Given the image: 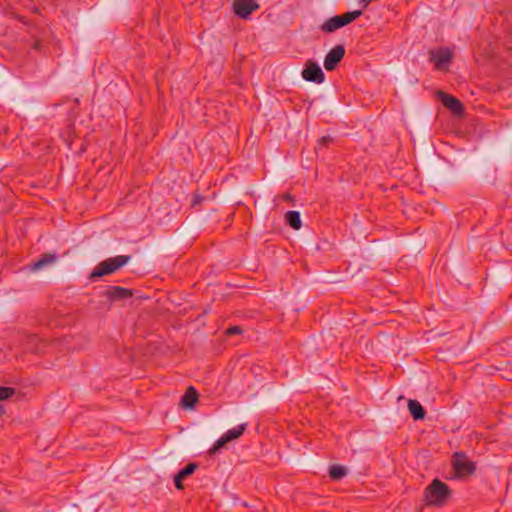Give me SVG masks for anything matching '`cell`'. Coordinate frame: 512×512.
Segmentation results:
<instances>
[{"label": "cell", "mask_w": 512, "mask_h": 512, "mask_svg": "<svg viewBox=\"0 0 512 512\" xmlns=\"http://www.w3.org/2000/svg\"><path fill=\"white\" fill-rule=\"evenodd\" d=\"M107 297L112 300V301H115V300H122V299H125V298H128V297H131L133 295V292L131 290L127 289V288H123V287H113V288H110L108 291H107Z\"/></svg>", "instance_id": "5bb4252c"}, {"label": "cell", "mask_w": 512, "mask_h": 512, "mask_svg": "<svg viewBox=\"0 0 512 512\" xmlns=\"http://www.w3.org/2000/svg\"><path fill=\"white\" fill-rule=\"evenodd\" d=\"M437 97L439 98V100L442 102V104L449 111H451L452 113L456 114L457 116H463L464 115V113H465L464 106L460 102V100L458 98H456V96L449 94L447 92H444V91H441V90L437 91Z\"/></svg>", "instance_id": "ba28073f"}, {"label": "cell", "mask_w": 512, "mask_h": 512, "mask_svg": "<svg viewBox=\"0 0 512 512\" xmlns=\"http://www.w3.org/2000/svg\"><path fill=\"white\" fill-rule=\"evenodd\" d=\"M301 76L305 81L315 84H323L325 81V75L321 67L314 60H308L305 62Z\"/></svg>", "instance_id": "52a82bcc"}, {"label": "cell", "mask_w": 512, "mask_h": 512, "mask_svg": "<svg viewBox=\"0 0 512 512\" xmlns=\"http://www.w3.org/2000/svg\"><path fill=\"white\" fill-rule=\"evenodd\" d=\"M198 468V465L196 463H189L187 464L184 468H182L177 475L174 476V485L177 489L181 490L183 489V481L194 473V471Z\"/></svg>", "instance_id": "7c38bea8"}, {"label": "cell", "mask_w": 512, "mask_h": 512, "mask_svg": "<svg viewBox=\"0 0 512 512\" xmlns=\"http://www.w3.org/2000/svg\"><path fill=\"white\" fill-rule=\"evenodd\" d=\"M246 429V424L245 423H242L236 427H233L231 429L227 430L224 434H222L221 437H219L215 443L210 447L209 449L208 453L210 456L216 453L218 450H220L221 448H223L225 445H227L228 443H230L231 441L237 439L238 437H241L244 431Z\"/></svg>", "instance_id": "8992f818"}, {"label": "cell", "mask_w": 512, "mask_h": 512, "mask_svg": "<svg viewBox=\"0 0 512 512\" xmlns=\"http://www.w3.org/2000/svg\"><path fill=\"white\" fill-rule=\"evenodd\" d=\"M362 14L361 10H354V11H349L345 12L340 15H335L333 17L327 19L325 22H323L321 25V30L325 32H333L336 31L340 28H343L350 23H352L354 20L361 17Z\"/></svg>", "instance_id": "5b68a950"}, {"label": "cell", "mask_w": 512, "mask_h": 512, "mask_svg": "<svg viewBox=\"0 0 512 512\" xmlns=\"http://www.w3.org/2000/svg\"><path fill=\"white\" fill-rule=\"evenodd\" d=\"M407 406H408V410H409L411 416L414 420H421L425 418L426 410L420 404V402H418V400L409 399L407 402Z\"/></svg>", "instance_id": "4fadbf2b"}, {"label": "cell", "mask_w": 512, "mask_h": 512, "mask_svg": "<svg viewBox=\"0 0 512 512\" xmlns=\"http://www.w3.org/2000/svg\"><path fill=\"white\" fill-rule=\"evenodd\" d=\"M454 58V50L449 46H439L429 51V59L437 70L446 72Z\"/></svg>", "instance_id": "277c9868"}, {"label": "cell", "mask_w": 512, "mask_h": 512, "mask_svg": "<svg viewBox=\"0 0 512 512\" xmlns=\"http://www.w3.org/2000/svg\"><path fill=\"white\" fill-rule=\"evenodd\" d=\"M345 56V48L343 45H336L324 58V68L327 71H334L339 64L342 63L343 58Z\"/></svg>", "instance_id": "9c48e42d"}, {"label": "cell", "mask_w": 512, "mask_h": 512, "mask_svg": "<svg viewBox=\"0 0 512 512\" xmlns=\"http://www.w3.org/2000/svg\"><path fill=\"white\" fill-rule=\"evenodd\" d=\"M348 473V469L340 464H332L328 468V475L334 480L342 479Z\"/></svg>", "instance_id": "9a60e30c"}, {"label": "cell", "mask_w": 512, "mask_h": 512, "mask_svg": "<svg viewBox=\"0 0 512 512\" xmlns=\"http://www.w3.org/2000/svg\"><path fill=\"white\" fill-rule=\"evenodd\" d=\"M452 491L442 480L435 478L425 488L423 494V505L439 507L444 505L450 498Z\"/></svg>", "instance_id": "6da1fadb"}, {"label": "cell", "mask_w": 512, "mask_h": 512, "mask_svg": "<svg viewBox=\"0 0 512 512\" xmlns=\"http://www.w3.org/2000/svg\"><path fill=\"white\" fill-rule=\"evenodd\" d=\"M55 260V256L52 255V254H46V255H43L42 257H40L38 260H36L33 264H32V269L33 270H38L44 266H48L50 263H52L53 261Z\"/></svg>", "instance_id": "e0dca14e"}, {"label": "cell", "mask_w": 512, "mask_h": 512, "mask_svg": "<svg viewBox=\"0 0 512 512\" xmlns=\"http://www.w3.org/2000/svg\"><path fill=\"white\" fill-rule=\"evenodd\" d=\"M259 8L256 0H234L233 11L240 18H247Z\"/></svg>", "instance_id": "30bf717a"}, {"label": "cell", "mask_w": 512, "mask_h": 512, "mask_svg": "<svg viewBox=\"0 0 512 512\" xmlns=\"http://www.w3.org/2000/svg\"><path fill=\"white\" fill-rule=\"evenodd\" d=\"M452 475L456 479H466L475 475L476 464L464 452H456L451 458Z\"/></svg>", "instance_id": "7a4b0ae2"}, {"label": "cell", "mask_w": 512, "mask_h": 512, "mask_svg": "<svg viewBox=\"0 0 512 512\" xmlns=\"http://www.w3.org/2000/svg\"><path fill=\"white\" fill-rule=\"evenodd\" d=\"M199 402V393L193 386H188L180 399V405L183 409H194Z\"/></svg>", "instance_id": "8fae6325"}, {"label": "cell", "mask_w": 512, "mask_h": 512, "mask_svg": "<svg viewBox=\"0 0 512 512\" xmlns=\"http://www.w3.org/2000/svg\"><path fill=\"white\" fill-rule=\"evenodd\" d=\"M128 255H118L107 258L101 261L99 264L95 266L93 270L90 273V278H100L106 276L110 273H113L116 270L120 269L122 266H125L129 260Z\"/></svg>", "instance_id": "3957f363"}, {"label": "cell", "mask_w": 512, "mask_h": 512, "mask_svg": "<svg viewBox=\"0 0 512 512\" xmlns=\"http://www.w3.org/2000/svg\"><path fill=\"white\" fill-rule=\"evenodd\" d=\"M242 332V329L238 326H232L229 327L226 330V334L228 335H235V334H240Z\"/></svg>", "instance_id": "d6986e66"}, {"label": "cell", "mask_w": 512, "mask_h": 512, "mask_svg": "<svg viewBox=\"0 0 512 512\" xmlns=\"http://www.w3.org/2000/svg\"><path fill=\"white\" fill-rule=\"evenodd\" d=\"M286 219L289 223V225L295 230H298L301 227V220H300V215L296 211H288L286 214Z\"/></svg>", "instance_id": "2e32d148"}, {"label": "cell", "mask_w": 512, "mask_h": 512, "mask_svg": "<svg viewBox=\"0 0 512 512\" xmlns=\"http://www.w3.org/2000/svg\"><path fill=\"white\" fill-rule=\"evenodd\" d=\"M15 394V389L12 388V387H8V386H2L1 387V395H0V400L1 401H5L7 399H11L13 395Z\"/></svg>", "instance_id": "ac0fdd59"}]
</instances>
